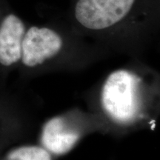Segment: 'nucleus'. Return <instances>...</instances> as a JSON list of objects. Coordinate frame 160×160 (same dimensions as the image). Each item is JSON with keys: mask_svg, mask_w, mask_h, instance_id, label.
<instances>
[{"mask_svg": "<svg viewBox=\"0 0 160 160\" xmlns=\"http://www.w3.org/2000/svg\"><path fill=\"white\" fill-rule=\"evenodd\" d=\"M27 27L12 12L0 13V85H5L11 72L18 69Z\"/></svg>", "mask_w": 160, "mask_h": 160, "instance_id": "423d86ee", "label": "nucleus"}, {"mask_svg": "<svg viewBox=\"0 0 160 160\" xmlns=\"http://www.w3.org/2000/svg\"><path fill=\"white\" fill-rule=\"evenodd\" d=\"M95 133L104 134L97 116L88 110L73 108L46 120L40 128L39 144L53 157H62Z\"/></svg>", "mask_w": 160, "mask_h": 160, "instance_id": "7ed1b4c3", "label": "nucleus"}, {"mask_svg": "<svg viewBox=\"0 0 160 160\" xmlns=\"http://www.w3.org/2000/svg\"><path fill=\"white\" fill-rule=\"evenodd\" d=\"M0 160H53V156L39 144H22L6 149Z\"/></svg>", "mask_w": 160, "mask_h": 160, "instance_id": "0eeeda50", "label": "nucleus"}, {"mask_svg": "<svg viewBox=\"0 0 160 160\" xmlns=\"http://www.w3.org/2000/svg\"><path fill=\"white\" fill-rule=\"evenodd\" d=\"M135 2L136 0H78L75 19L88 31L110 32L129 15Z\"/></svg>", "mask_w": 160, "mask_h": 160, "instance_id": "20e7f679", "label": "nucleus"}, {"mask_svg": "<svg viewBox=\"0 0 160 160\" xmlns=\"http://www.w3.org/2000/svg\"><path fill=\"white\" fill-rule=\"evenodd\" d=\"M86 64L72 53L69 42L57 30L46 26L27 28L17 69L21 79H33L53 71H75Z\"/></svg>", "mask_w": 160, "mask_h": 160, "instance_id": "f03ea898", "label": "nucleus"}, {"mask_svg": "<svg viewBox=\"0 0 160 160\" xmlns=\"http://www.w3.org/2000/svg\"><path fill=\"white\" fill-rule=\"evenodd\" d=\"M33 126L31 113L22 102L8 90L0 88V156L25 139Z\"/></svg>", "mask_w": 160, "mask_h": 160, "instance_id": "39448f33", "label": "nucleus"}, {"mask_svg": "<svg viewBox=\"0 0 160 160\" xmlns=\"http://www.w3.org/2000/svg\"><path fill=\"white\" fill-rule=\"evenodd\" d=\"M85 97L104 134L119 138L154 130L159 117L160 77L146 66L120 68L100 79Z\"/></svg>", "mask_w": 160, "mask_h": 160, "instance_id": "f257e3e1", "label": "nucleus"}]
</instances>
